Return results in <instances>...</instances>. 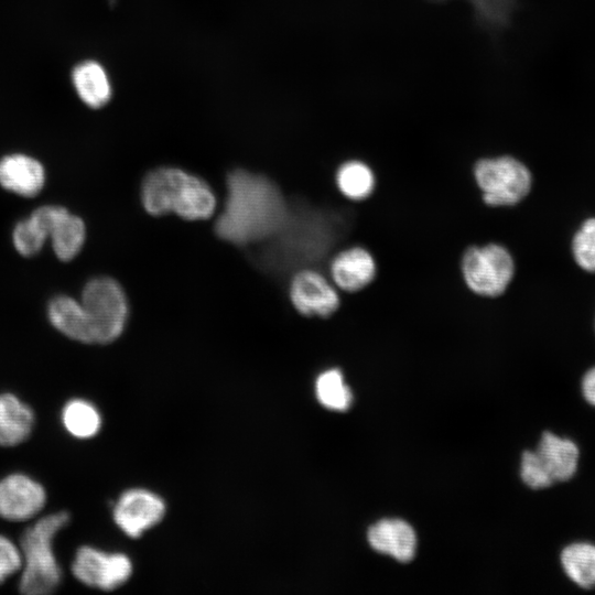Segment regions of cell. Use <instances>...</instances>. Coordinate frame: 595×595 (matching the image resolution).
Segmentation results:
<instances>
[{"mask_svg":"<svg viewBox=\"0 0 595 595\" xmlns=\"http://www.w3.org/2000/svg\"><path fill=\"white\" fill-rule=\"evenodd\" d=\"M45 501L43 486L26 475L11 474L0 480V517L7 520H28L43 509Z\"/></svg>","mask_w":595,"mask_h":595,"instance_id":"8fae6325","label":"cell"},{"mask_svg":"<svg viewBox=\"0 0 595 595\" xmlns=\"http://www.w3.org/2000/svg\"><path fill=\"white\" fill-rule=\"evenodd\" d=\"M164 512L165 506L160 497L148 490L131 489L117 501L113 519L126 534L138 538L158 523Z\"/></svg>","mask_w":595,"mask_h":595,"instance_id":"30bf717a","label":"cell"},{"mask_svg":"<svg viewBox=\"0 0 595 595\" xmlns=\"http://www.w3.org/2000/svg\"><path fill=\"white\" fill-rule=\"evenodd\" d=\"M23 564L21 550L0 534V584L18 572Z\"/></svg>","mask_w":595,"mask_h":595,"instance_id":"4316f807","label":"cell"},{"mask_svg":"<svg viewBox=\"0 0 595 595\" xmlns=\"http://www.w3.org/2000/svg\"><path fill=\"white\" fill-rule=\"evenodd\" d=\"M461 271L472 292L495 298L501 295L510 284L515 263L504 246L493 242L467 248L462 257Z\"/></svg>","mask_w":595,"mask_h":595,"instance_id":"8992f818","label":"cell"},{"mask_svg":"<svg viewBox=\"0 0 595 595\" xmlns=\"http://www.w3.org/2000/svg\"><path fill=\"white\" fill-rule=\"evenodd\" d=\"M534 452L553 483L565 482L574 476L580 452L573 441L544 432Z\"/></svg>","mask_w":595,"mask_h":595,"instance_id":"9a60e30c","label":"cell"},{"mask_svg":"<svg viewBox=\"0 0 595 595\" xmlns=\"http://www.w3.org/2000/svg\"><path fill=\"white\" fill-rule=\"evenodd\" d=\"M141 202L153 216L175 213L187 220H203L216 208L212 188L199 177L176 167L150 171L141 185Z\"/></svg>","mask_w":595,"mask_h":595,"instance_id":"7a4b0ae2","label":"cell"},{"mask_svg":"<svg viewBox=\"0 0 595 595\" xmlns=\"http://www.w3.org/2000/svg\"><path fill=\"white\" fill-rule=\"evenodd\" d=\"M521 478L531 488L539 489L553 484L534 451H526L521 457Z\"/></svg>","mask_w":595,"mask_h":595,"instance_id":"484cf974","label":"cell"},{"mask_svg":"<svg viewBox=\"0 0 595 595\" xmlns=\"http://www.w3.org/2000/svg\"><path fill=\"white\" fill-rule=\"evenodd\" d=\"M441 2L444 0H430ZM474 8L479 25L489 31H500L508 26L517 8V0H468Z\"/></svg>","mask_w":595,"mask_h":595,"instance_id":"cb8c5ba5","label":"cell"},{"mask_svg":"<svg viewBox=\"0 0 595 595\" xmlns=\"http://www.w3.org/2000/svg\"><path fill=\"white\" fill-rule=\"evenodd\" d=\"M290 299L296 311L305 316L328 317L340 304L336 288L314 270H302L294 275Z\"/></svg>","mask_w":595,"mask_h":595,"instance_id":"ba28073f","label":"cell"},{"mask_svg":"<svg viewBox=\"0 0 595 595\" xmlns=\"http://www.w3.org/2000/svg\"><path fill=\"white\" fill-rule=\"evenodd\" d=\"M34 210L45 226L55 256L61 261L73 260L86 240L84 220L63 206L43 205Z\"/></svg>","mask_w":595,"mask_h":595,"instance_id":"9c48e42d","label":"cell"},{"mask_svg":"<svg viewBox=\"0 0 595 595\" xmlns=\"http://www.w3.org/2000/svg\"><path fill=\"white\" fill-rule=\"evenodd\" d=\"M47 239V231L34 210L29 217L19 220L12 230L13 246L23 257L37 255Z\"/></svg>","mask_w":595,"mask_h":595,"instance_id":"603a6c76","label":"cell"},{"mask_svg":"<svg viewBox=\"0 0 595 595\" xmlns=\"http://www.w3.org/2000/svg\"><path fill=\"white\" fill-rule=\"evenodd\" d=\"M34 424L32 409L12 393L0 394V445L14 446L30 435Z\"/></svg>","mask_w":595,"mask_h":595,"instance_id":"ac0fdd59","label":"cell"},{"mask_svg":"<svg viewBox=\"0 0 595 595\" xmlns=\"http://www.w3.org/2000/svg\"><path fill=\"white\" fill-rule=\"evenodd\" d=\"M582 391L586 401L595 407V367L585 374L582 381Z\"/></svg>","mask_w":595,"mask_h":595,"instance_id":"83f0119b","label":"cell"},{"mask_svg":"<svg viewBox=\"0 0 595 595\" xmlns=\"http://www.w3.org/2000/svg\"><path fill=\"white\" fill-rule=\"evenodd\" d=\"M474 177L483 202L495 207L519 203L531 187L528 167L509 155L478 160L474 166Z\"/></svg>","mask_w":595,"mask_h":595,"instance_id":"5b68a950","label":"cell"},{"mask_svg":"<svg viewBox=\"0 0 595 595\" xmlns=\"http://www.w3.org/2000/svg\"><path fill=\"white\" fill-rule=\"evenodd\" d=\"M72 570L83 584L111 591L129 578L132 565L125 554H108L91 547H82L75 554Z\"/></svg>","mask_w":595,"mask_h":595,"instance_id":"52a82bcc","label":"cell"},{"mask_svg":"<svg viewBox=\"0 0 595 595\" xmlns=\"http://www.w3.org/2000/svg\"><path fill=\"white\" fill-rule=\"evenodd\" d=\"M318 401L328 409L345 411L353 401V393L338 369L322 372L315 383Z\"/></svg>","mask_w":595,"mask_h":595,"instance_id":"7402d4cb","label":"cell"},{"mask_svg":"<svg viewBox=\"0 0 595 595\" xmlns=\"http://www.w3.org/2000/svg\"><path fill=\"white\" fill-rule=\"evenodd\" d=\"M62 419L65 429L78 439L96 435L101 423L97 409L82 399L68 401L63 409Z\"/></svg>","mask_w":595,"mask_h":595,"instance_id":"44dd1931","label":"cell"},{"mask_svg":"<svg viewBox=\"0 0 595 595\" xmlns=\"http://www.w3.org/2000/svg\"><path fill=\"white\" fill-rule=\"evenodd\" d=\"M335 182L342 195L351 201L368 198L376 185L370 166L358 160L342 163L336 171Z\"/></svg>","mask_w":595,"mask_h":595,"instance_id":"d6986e66","label":"cell"},{"mask_svg":"<svg viewBox=\"0 0 595 595\" xmlns=\"http://www.w3.org/2000/svg\"><path fill=\"white\" fill-rule=\"evenodd\" d=\"M72 83L79 99L88 107L98 109L109 102L112 86L106 68L97 61L86 60L72 71Z\"/></svg>","mask_w":595,"mask_h":595,"instance_id":"e0dca14e","label":"cell"},{"mask_svg":"<svg viewBox=\"0 0 595 595\" xmlns=\"http://www.w3.org/2000/svg\"><path fill=\"white\" fill-rule=\"evenodd\" d=\"M288 214L285 201L273 182L236 170L228 175L226 203L215 231L221 239L239 246L268 240Z\"/></svg>","mask_w":595,"mask_h":595,"instance_id":"6da1fadb","label":"cell"},{"mask_svg":"<svg viewBox=\"0 0 595 595\" xmlns=\"http://www.w3.org/2000/svg\"><path fill=\"white\" fill-rule=\"evenodd\" d=\"M43 164L24 153H10L0 159V186L18 196L31 198L44 188Z\"/></svg>","mask_w":595,"mask_h":595,"instance_id":"7c38bea8","label":"cell"},{"mask_svg":"<svg viewBox=\"0 0 595 595\" xmlns=\"http://www.w3.org/2000/svg\"><path fill=\"white\" fill-rule=\"evenodd\" d=\"M47 318L52 326L66 337L93 344L90 325L79 300L60 294L47 304Z\"/></svg>","mask_w":595,"mask_h":595,"instance_id":"2e32d148","label":"cell"},{"mask_svg":"<svg viewBox=\"0 0 595 595\" xmlns=\"http://www.w3.org/2000/svg\"><path fill=\"white\" fill-rule=\"evenodd\" d=\"M577 264L589 272H595V218L587 219L575 234L572 244Z\"/></svg>","mask_w":595,"mask_h":595,"instance_id":"d4e9b609","label":"cell"},{"mask_svg":"<svg viewBox=\"0 0 595 595\" xmlns=\"http://www.w3.org/2000/svg\"><path fill=\"white\" fill-rule=\"evenodd\" d=\"M367 538L374 550L389 554L400 562H409L415 554V532L403 520L382 519L369 528Z\"/></svg>","mask_w":595,"mask_h":595,"instance_id":"5bb4252c","label":"cell"},{"mask_svg":"<svg viewBox=\"0 0 595 595\" xmlns=\"http://www.w3.org/2000/svg\"><path fill=\"white\" fill-rule=\"evenodd\" d=\"M69 521V513L60 511L41 518L21 537L24 567L20 591L26 595L52 593L61 583L62 572L53 552V540Z\"/></svg>","mask_w":595,"mask_h":595,"instance_id":"3957f363","label":"cell"},{"mask_svg":"<svg viewBox=\"0 0 595 595\" xmlns=\"http://www.w3.org/2000/svg\"><path fill=\"white\" fill-rule=\"evenodd\" d=\"M566 575L583 588L595 587V545L585 542L567 545L561 554Z\"/></svg>","mask_w":595,"mask_h":595,"instance_id":"ffe728a7","label":"cell"},{"mask_svg":"<svg viewBox=\"0 0 595 595\" xmlns=\"http://www.w3.org/2000/svg\"><path fill=\"white\" fill-rule=\"evenodd\" d=\"M79 301L90 325L93 344H108L121 335L129 306L116 280L108 277L90 279L84 285Z\"/></svg>","mask_w":595,"mask_h":595,"instance_id":"277c9868","label":"cell"},{"mask_svg":"<svg viewBox=\"0 0 595 595\" xmlns=\"http://www.w3.org/2000/svg\"><path fill=\"white\" fill-rule=\"evenodd\" d=\"M329 271L336 288L351 293L365 289L374 281L377 264L367 249L350 247L335 256Z\"/></svg>","mask_w":595,"mask_h":595,"instance_id":"4fadbf2b","label":"cell"}]
</instances>
